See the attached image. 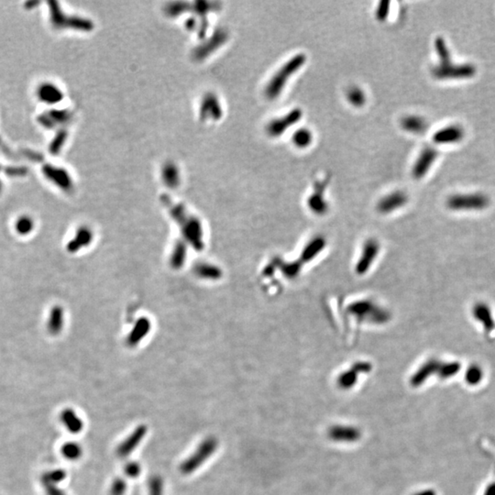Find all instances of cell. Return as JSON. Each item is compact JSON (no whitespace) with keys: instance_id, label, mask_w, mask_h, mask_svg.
Segmentation results:
<instances>
[{"instance_id":"obj_1","label":"cell","mask_w":495,"mask_h":495,"mask_svg":"<svg viewBox=\"0 0 495 495\" xmlns=\"http://www.w3.org/2000/svg\"><path fill=\"white\" fill-rule=\"evenodd\" d=\"M435 51L440 62L432 67V75L439 80L446 79H466L471 78L476 73L472 64H453L450 52L444 39L439 37L435 41Z\"/></svg>"},{"instance_id":"obj_2","label":"cell","mask_w":495,"mask_h":495,"mask_svg":"<svg viewBox=\"0 0 495 495\" xmlns=\"http://www.w3.org/2000/svg\"><path fill=\"white\" fill-rule=\"evenodd\" d=\"M306 63L307 55L304 53H297L287 61L270 80L266 87L267 97L271 99L278 98L284 88L286 83L303 67Z\"/></svg>"},{"instance_id":"obj_3","label":"cell","mask_w":495,"mask_h":495,"mask_svg":"<svg viewBox=\"0 0 495 495\" xmlns=\"http://www.w3.org/2000/svg\"><path fill=\"white\" fill-rule=\"evenodd\" d=\"M218 448V440L215 436H207L202 440L197 448L180 464V472L190 475L196 472L213 456Z\"/></svg>"},{"instance_id":"obj_4","label":"cell","mask_w":495,"mask_h":495,"mask_svg":"<svg viewBox=\"0 0 495 495\" xmlns=\"http://www.w3.org/2000/svg\"><path fill=\"white\" fill-rule=\"evenodd\" d=\"M461 365L458 363H440L435 359H431L428 363L423 365L414 377L412 378L411 383L414 386H419L427 380L430 375H433L437 371L439 376L442 379H447L449 377L456 375L458 371H460Z\"/></svg>"},{"instance_id":"obj_5","label":"cell","mask_w":495,"mask_h":495,"mask_svg":"<svg viewBox=\"0 0 495 495\" xmlns=\"http://www.w3.org/2000/svg\"><path fill=\"white\" fill-rule=\"evenodd\" d=\"M490 204L489 197L481 194H466L455 195L448 198V205L450 210H483Z\"/></svg>"},{"instance_id":"obj_6","label":"cell","mask_w":495,"mask_h":495,"mask_svg":"<svg viewBox=\"0 0 495 495\" xmlns=\"http://www.w3.org/2000/svg\"><path fill=\"white\" fill-rule=\"evenodd\" d=\"M148 427L145 425L137 427L129 435L122 440L116 448V455L120 459H126L136 450L141 441L145 437Z\"/></svg>"},{"instance_id":"obj_7","label":"cell","mask_w":495,"mask_h":495,"mask_svg":"<svg viewBox=\"0 0 495 495\" xmlns=\"http://www.w3.org/2000/svg\"><path fill=\"white\" fill-rule=\"evenodd\" d=\"M302 117L303 110L301 108H294L285 115L271 121L267 127V131L271 136H281L287 129L298 123L302 120Z\"/></svg>"},{"instance_id":"obj_8","label":"cell","mask_w":495,"mask_h":495,"mask_svg":"<svg viewBox=\"0 0 495 495\" xmlns=\"http://www.w3.org/2000/svg\"><path fill=\"white\" fill-rule=\"evenodd\" d=\"M439 156L437 150L432 146H426L420 151L412 169V175L415 179H421L427 175Z\"/></svg>"},{"instance_id":"obj_9","label":"cell","mask_w":495,"mask_h":495,"mask_svg":"<svg viewBox=\"0 0 495 495\" xmlns=\"http://www.w3.org/2000/svg\"><path fill=\"white\" fill-rule=\"evenodd\" d=\"M464 129L459 125H449L439 129L433 136L435 144H453L462 141Z\"/></svg>"},{"instance_id":"obj_10","label":"cell","mask_w":495,"mask_h":495,"mask_svg":"<svg viewBox=\"0 0 495 495\" xmlns=\"http://www.w3.org/2000/svg\"><path fill=\"white\" fill-rule=\"evenodd\" d=\"M329 437L337 442H355L360 437V431L357 427L350 426H335L329 431Z\"/></svg>"},{"instance_id":"obj_11","label":"cell","mask_w":495,"mask_h":495,"mask_svg":"<svg viewBox=\"0 0 495 495\" xmlns=\"http://www.w3.org/2000/svg\"><path fill=\"white\" fill-rule=\"evenodd\" d=\"M401 127L413 134H423L428 128L427 120L418 115H406L401 120Z\"/></svg>"},{"instance_id":"obj_12","label":"cell","mask_w":495,"mask_h":495,"mask_svg":"<svg viewBox=\"0 0 495 495\" xmlns=\"http://www.w3.org/2000/svg\"><path fill=\"white\" fill-rule=\"evenodd\" d=\"M472 313L474 317L483 324L487 332L493 331L495 329L494 319L491 315V309L486 303H479L475 304Z\"/></svg>"},{"instance_id":"obj_13","label":"cell","mask_w":495,"mask_h":495,"mask_svg":"<svg viewBox=\"0 0 495 495\" xmlns=\"http://www.w3.org/2000/svg\"><path fill=\"white\" fill-rule=\"evenodd\" d=\"M407 197L403 192H394L384 197L379 203V210L383 212H388L400 207L406 204Z\"/></svg>"},{"instance_id":"obj_14","label":"cell","mask_w":495,"mask_h":495,"mask_svg":"<svg viewBox=\"0 0 495 495\" xmlns=\"http://www.w3.org/2000/svg\"><path fill=\"white\" fill-rule=\"evenodd\" d=\"M62 421L72 434H78L84 427V423L78 414L72 409H65L62 414Z\"/></svg>"},{"instance_id":"obj_15","label":"cell","mask_w":495,"mask_h":495,"mask_svg":"<svg viewBox=\"0 0 495 495\" xmlns=\"http://www.w3.org/2000/svg\"><path fill=\"white\" fill-rule=\"evenodd\" d=\"M292 141L299 149H306L313 141V133L308 128H302L295 130L292 137Z\"/></svg>"},{"instance_id":"obj_16","label":"cell","mask_w":495,"mask_h":495,"mask_svg":"<svg viewBox=\"0 0 495 495\" xmlns=\"http://www.w3.org/2000/svg\"><path fill=\"white\" fill-rule=\"evenodd\" d=\"M327 183H328V180H324V181H321V182H316L315 184V189H316L315 191L316 192L310 197V200H309V205L312 208H314L315 210L323 208V210H324L325 207H326L324 198H322L321 194L324 192Z\"/></svg>"},{"instance_id":"obj_17","label":"cell","mask_w":495,"mask_h":495,"mask_svg":"<svg viewBox=\"0 0 495 495\" xmlns=\"http://www.w3.org/2000/svg\"><path fill=\"white\" fill-rule=\"evenodd\" d=\"M347 99L352 106L356 107H363L365 105L367 98L360 87L357 86H350L347 91Z\"/></svg>"},{"instance_id":"obj_18","label":"cell","mask_w":495,"mask_h":495,"mask_svg":"<svg viewBox=\"0 0 495 495\" xmlns=\"http://www.w3.org/2000/svg\"><path fill=\"white\" fill-rule=\"evenodd\" d=\"M62 326H63V312L61 310V308L56 307L52 309L50 315V320H49L50 332L53 334L58 333Z\"/></svg>"},{"instance_id":"obj_19","label":"cell","mask_w":495,"mask_h":495,"mask_svg":"<svg viewBox=\"0 0 495 495\" xmlns=\"http://www.w3.org/2000/svg\"><path fill=\"white\" fill-rule=\"evenodd\" d=\"M148 495H164V484L161 476L154 475L149 479Z\"/></svg>"},{"instance_id":"obj_20","label":"cell","mask_w":495,"mask_h":495,"mask_svg":"<svg viewBox=\"0 0 495 495\" xmlns=\"http://www.w3.org/2000/svg\"><path fill=\"white\" fill-rule=\"evenodd\" d=\"M62 452L64 458L71 461H75L79 458H81L83 451H82L81 447L77 443L70 442L64 445V447L62 448Z\"/></svg>"},{"instance_id":"obj_21","label":"cell","mask_w":495,"mask_h":495,"mask_svg":"<svg viewBox=\"0 0 495 495\" xmlns=\"http://www.w3.org/2000/svg\"><path fill=\"white\" fill-rule=\"evenodd\" d=\"M123 471L127 478L136 479L141 475L142 468L141 463L138 461H128L124 465Z\"/></svg>"},{"instance_id":"obj_22","label":"cell","mask_w":495,"mask_h":495,"mask_svg":"<svg viewBox=\"0 0 495 495\" xmlns=\"http://www.w3.org/2000/svg\"><path fill=\"white\" fill-rule=\"evenodd\" d=\"M128 489L127 482L122 477L116 478L109 487V495H126Z\"/></svg>"},{"instance_id":"obj_23","label":"cell","mask_w":495,"mask_h":495,"mask_svg":"<svg viewBox=\"0 0 495 495\" xmlns=\"http://www.w3.org/2000/svg\"><path fill=\"white\" fill-rule=\"evenodd\" d=\"M483 377L482 369L476 365L470 366L466 372V380L470 385L478 384L483 379Z\"/></svg>"},{"instance_id":"obj_24","label":"cell","mask_w":495,"mask_h":495,"mask_svg":"<svg viewBox=\"0 0 495 495\" xmlns=\"http://www.w3.org/2000/svg\"><path fill=\"white\" fill-rule=\"evenodd\" d=\"M390 5H391L390 1H380L379 3L375 12L376 17L379 21L383 22L387 18L390 12Z\"/></svg>"},{"instance_id":"obj_25","label":"cell","mask_w":495,"mask_h":495,"mask_svg":"<svg viewBox=\"0 0 495 495\" xmlns=\"http://www.w3.org/2000/svg\"><path fill=\"white\" fill-rule=\"evenodd\" d=\"M32 222L29 218H22L17 223V230L22 234H27L32 230Z\"/></svg>"},{"instance_id":"obj_26","label":"cell","mask_w":495,"mask_h":495,"mask_svg":"<svg viewBox=\"0 0 495 495\" xmlns=\"http://www.w3.org/2000/svg\"><path fill=\"white\" fill-rule=\"evenodd\" d=\"M484 495H495V483H492V485L487 489Z\"/></svg>"},{"instance_id":"obj_27","label":"cell","mask_w":495,"mask_h":495,"mask_svg":"<svg viewBox=\"0 0 495 495\" xmlns=\"http://www.w3.org/2000/svg\"><path fill=\"white\" fill-rule=\"evenodd\" d=\"M414 495H435V491H432V490H427V491H422L420 492H417Z\"/></svg>"}]
</instances>
